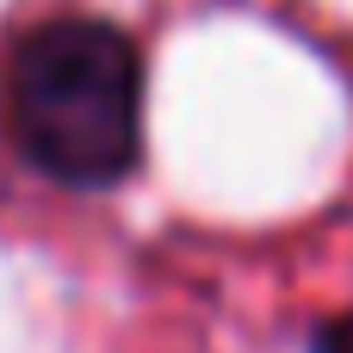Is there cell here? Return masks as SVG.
I'll return each instance as SVG.
<instances>
[{
    "label": "cell",
    "mask_w": 353,
    "mask_h": 353,
    "mask_svg": "<svg viewBox=\"0 0 353 353\" xmlns=\"http://www.w3.org/2000/svg\"><path fill=\"white\" fill-rule=\"evenodd\" d=\"M0 137L62 192H112L143 168V50L99 12H50L0 56Z\"/></svg>",
    "instance_id": "obj_1"
},
{
    "label": "cell",
    "mask_w": 353,
    "mask_h": 353,
    "mask_svg": "<svg viewBox=\"0 0 353 353\" xmlns=\"http://www.w3.org/2000/svg\"><path fill=\"white\" fill-rule=\"evenodd\" d=\"M304 353H353V310L323 316V323L304 335Z\"/></svg>",
    "instance_id": "obj_2"
}]
</instances>
